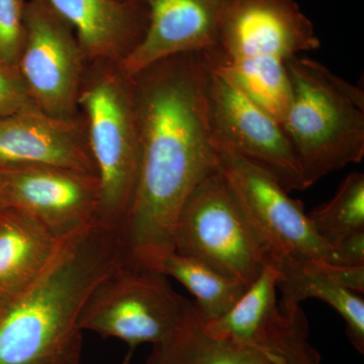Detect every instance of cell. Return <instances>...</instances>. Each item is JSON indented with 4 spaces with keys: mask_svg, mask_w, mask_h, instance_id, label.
Here are the masks:
<instances>
[{
    "mask_svg": "<svg viewBox=\"0 0 364 364\" xmlns=\"http://www.w3.org/2000/svg\"><path fill=\"white\" fill-rule=\"evenodd\" d=\"M210 64L203 53L163 60L133 78L140 171L123 228L129 261L159 272L191 191L218 168L208 117Z\"/></svg>",
    "mask_w": 364,
    "mask_h": 364,
    "instance_id": "6da1fadb",
    "label": "cell"
},
{
    "mask_svg": "<svg viewBox=\"0 0 364 364\" xmlns=\"http://www.w3.org/2000/svg\"><path fill=\"white\" fill-rule=\"evenodd\" d=\"M127 262L123 232L100 220L64 239L32 284L2 299L0 364H80L81 313L95 287Z\"/></svg>",
    "mask_w": 364,
    "mask_h": 364,
    "instance_id": "7a4b0ae2",
    "label": "cell"
},
{
    "mask_svg": "<svg viewBox=\"0 0 364 364\" xmlns=\"http://www.w3.org/2000/svg\"><path fill=\"white\" fill-rule=\"evenodd\" d=\"M320 45L294 0H229L219 43L203 54L282 124L291 102L287 60Z\"/></svg>",
    "mask_w": 364,
    "mask_h": 364,
    "instance_id": "3957f363",
    "label": "cell"
},
{
    "mask_svg": "<svg viewBox=\"0 0 364 364\" xmlns=\"http://www.w3.org/2000/svg\"><path fill=\"white\" fill-rule=\"evenodd\" d=\"M291 102L282 126L305 188L364 156V92L320 62L287 60Z\"/></svg>",
    "mask_w": 364,
    "mask_h": 364,
    "instance_id": "277c9868",
    "label": "cell"
},
{
    "mask_svg": "<svg viewBox=\"0 0 364 364\" xmlns=\"http://www.w3.org/2000/svg\"><path fill=\"white\" fill-rule=\"evenodd\" d=\"M88 146L100 181L98 220L123 232L140 171L133 79L105 73L79 93Z\"/></svg>",
    "mask_w": 364,
    "mask_h": 364,
    "instance_id": "5b68a950",
    "label": "cell"
},
{
    "mask_svg": "<svg viewBox=\"0 0 364 364\" xmlns=\"http://www.w3.org/2000/svg\"><path fill=\"white\" fill-rule=\"evenodd\" d=\"M218 169L233 191L273 267L334 264L331 247L316 233L303 203L268 170L228 148L215 146Z\"/></svg>",
    "mask_w": 364,
    "mask_h": 364,
    "instance_id": "8992f818",
    "label": "cell"
},
{
    "mask_svg": "<svg viewBox=\"0 0 364 364\" xmlns=\"http://www.w3.org/2000/svg\"><path fill=\"white\" fill-rule=\"evenodd\" d=\"M174 252L247 287L267 267V255L219 169L205 177L182 205Z\"/></svg>",
    "mask_w": 364,
    "mask_h": 364,
    "instance_id": "52a82bcc",
    "label": "cell"
},
{
    "mask_svg": "<svg viewBox=\"0 0 364 364\" xmlns=\"http://www.w3.org/2000/svg\"><path fill=\"white\" fill-rule=\"evenodd\" d=\"M191 304L162 272L127 262L95 287L79 326L83 332L121 340L135 351L139 345H154L168 337Z\"/></svg>",
    "mask_w": 364,
    "mask_h": 364,
    "instance_id": "ba28073f",
    "label": "cell"
},
{
    "mask_svg": "<svg viewBox=\"0 0 364 364\" xmlns=\"http://www.w3.org/2000/svg\"><path fill=\"white\" fill-rule=\"evenodd\" d=\"M309 323L301 306L277 331L259 339L215 336L191 301L176 330L152 345L146 364H321L311 344Z\"/></svg>",
    "mask_w": 364,
    "mask_h": 364,
    "instance_id": "9c48e42d",
    "label": "cell"
},
{
    "mask_svg": "<svg viewBox=\"0 0 364 364\" xmlns=\"http://www.w3.org/2000/svg\"><path fill=\"white\" fill-rule=\"evenodd\" d=\"M207 100L215 146L260 165L289 193L306 189L293 146L282 124L210 65Z\"/></svg>",
    "mask_w": 364,
    "mask_h": 364,
    "instance_id": "30bf717a",
    "label": "cell"
},
{
    "mask_svg": "<svg viewBox=\"0 0 364 364\" xmlns=\"http://www.w3.org/2000/svg\"><path fill=\"white\" fill-rule=\"evenodd\" d=\"M85 58L73 28L48 0H28L18 71L41 111L76 117Z\"/></svg>",
    "mask_w": 364,
    "mask_h": 364,
    "instance_id": "8fae6325",
    "label": "cell"
},
{
    "mask_svg": "<svg viewBox=\"0 0 364 364\" xmlns=\"http://www.w3.org/2000/svg\"><path fill=\"white\" fill-rule=\"evenodd\" d=\"M2 172L6 207L33 215L60 240L97 221L100 191L95 174L42 166Z\"/></svg>",
    "mask_w": 364,
    "mask_h": 364,
    "instance_id": "7c38bea8",
    "label": "cell"
},
{
    "mask_svg": "<svg viewBox=\"0 0 364 364\" xmlns=\"http://www.w3.org/2000/svg\"><path fill=\"white\" fill-rule=\"evenodd\" d=\"M147 11L142 39L119 61L133 79L163 60L215 49L229 0H141Z\"/></svg>",
    "mask_w": 364,
    "mask_h": 364,
    "instance_id": "4fadbf2b",
    "label": "cell"
},
{
    "mask_svg": "<svg viewBox=\"0 0 364 364\" xmlns=\"http://www.w3.org/2000/svg\"><path fill=\"white\" fill-rule=\"evenodd\" d=\"M32 166L97 176L85 124L76 117L60 119L42 111L0 117V171Z\"/></svg>",
    "mask_w": 364,
    "mask_h": 364,
    "instance_id": "5bb4252c",
    "label": "cell"
},
{
    "mask_svg": "<svg viewBox=\"0 0 364 364\" xmlns=\"http://www.w3.org/2000/svg\"><path fill=\"white\" fill-rule=\"evenodd\" d=\"M72 26L85 57L122 59L144 36L147 11L141 0H48Z\"/></svg>",
    "mask_w": 364,
    "mask_h": 364,
    "instance_id": "9a60e30c",
    "label": "cell"
},
{
    "mask_svg": "<svg viewBox=\"0 0 364 364\" xmlns=\"http://www.w3.org/2000/svg\"><path fill=\"white\" fill-rule=\"evenodd\" d=\"M62 241L33 215L14 208H0V298L32 284Z\"/></svg>",
    "mask_w": 364,
    "mask_h": 364,
    "instance_id": "2e32d148",
    "label": "cell"
},
{
    "mask_svg": "<svg viewBox=\"0 0 364 364\" xmlns=\"http://www.w3.org/2000/svg\"><path fill=\"white\" fill-rule=\"evenodd\" d=\"M279 270L267 264L229 312L217 320H203L205 331L240 339H259L277 331L301 306H279Z\"/></svg>",
    "mask_w": 364,
    "mask_h": 364,
    "instance_id": "e0dca14e",
    "label": "cell"
},
{
    "mask_svg": "<svg viewBox=\"0 0 364 364\" xmlns=\"http://www.w3.org/2000/svg\"><path fill=\"white\" fill-rule=\"evenodd\" d=\"M277 289L282 291L279 306L291 308L308 299L328 304L344 318L346 333L354 348L364 352V301L358 293L332 282L322 273L299 265H282Z\"/></svg>",
    "mask_w": 364,
    "mask_h": 364,
    "instance_id": "ac0fdd59",
    "label": "cell"
},
{
    "mask_svg": "<svg viewBox=\"0 0 364 364\" xmlns=\"http://www.w3.org/2000/svg\"><path fill=\"white\" fill-rule=\"evenodd\" d=\"M159 272L167 277H173L195 296L193 303L205 321L223 317L248 287L200 261L176 252L170 254Z\"/></svg>",
    "mask_w": 364,
    "mask_h": 364,
    "instance_id": "d6986e66",
    "label": "cell"
},
{
    "mask_svg": "<svg viewBox=\"0 0 364 364\" xmlns=\"http://www.w3.org/2000/svg\"><path fill=\"white\" fill-rule=\"evenodd\" d=\"M316 233L330 247L349 235L364 230V174H348L325 205L308 214Z\"/></svg>",
    "mask_w": 364,
    "mask_h": 364,
    "instance_id": "ffe728a7",
    "label": "cell"
},
{
    "mask_svg": "<svg viewBox=\"0 0 364 364\" xmlns=\"http://www.w3.org/2000/svg\"><path fill=\"white\" fill-rule=\"evenodd\" d=\"M26 0H0V62L18 69L25 40Z\"/></svg>",
    "mask_w": 364,
    "mask_h": 364,
    "instance_id": "44dd1931",
    "label": "cell"
},
{
    "mask_svg": "<svg viewBox=\"0 0 364 364\" xmlns=\"http://www.w3.org/2000/svg\"><path fill=\"white\" fill-rule=\"evenodd\" d=\"M41 111L35 104L18 69L0 62V117Z\"/></svg>",
    "mask_w": 364,
    "mask_h": 364,
    "instance_id": "7402d4cb",
    "label": "cell"
},
{
    "mask_svg": "<svg viewBox=\"0 0 364 364\" xmlns=\"http://www.w3.org/2000/svg\"><path fill=\"white\" fill-rule=\"evenodd\" d=\"M334 264L341 267L364 265V230L345 237L332 247Z\"/></svg>",
    "mask_w": 364,
    "mask_h": 364,
    "instance_id": "603a6c76",
    "label": "cell"
},
{
    "mask_svg": "<svg viewBox=\"0 0 364 364\" xmlns=\"http://www.w3.org/2000/svg\"><path fill=\"white\" fill-rule=\"evenodd\" d=\"M315 272L322 273L332 282L350 289L354 293L363 294L364 291V265L341 267L328 263Z\"/></svg>",
    "mask_w": 364,
    "mask_h": 364,
    "instance_id": "cb8c5ba5",
    "label": "cell"
},
{
    "mask_svg": "<svg viewBox=\"0 0 364 364\" xmlns=\"http://www.w3.org/2000/svg\"><path fill=\"white\" fill-rule=\"evenodd\" d=\"M4 191H6V176L4 172L0 171V208L6 207Z\"/></svg>",
    "mask_w": 364,
    "mask_h": 364,
    "instance_id": "d4e9b609",
    "label": "cell"
},
{
    "mask_svg": "<svg viewBox=\"0 0 364 364\" xmlns=\"http://www.w3.org/2000/svg\"><path fill=\"white\" fill-rule=\"evenodd\" d=\"M134 351L129 350L124 356L123 363L122 364H132V359H133Z\"/></svg>",
    "mask_w": 364,
    "mask_h": 364,
    "instance_id": "484cf974",
    "label": "cell"
},
{
    "mask_svg": "<svg viewBox=\"0 0 364 364\" xmlns=\"http://www.w3.org/2000/svg\"><path fill=\"white\" fill-rule=\"evenodd\" d=\"M2 299H2V298H0V306H1V304H2Z\"/></svg>",
    "mask_w": 364,
    "mask_h": 364,
    "instance_id": "4316f807",
    "label": "cell"
}]
</instances>
